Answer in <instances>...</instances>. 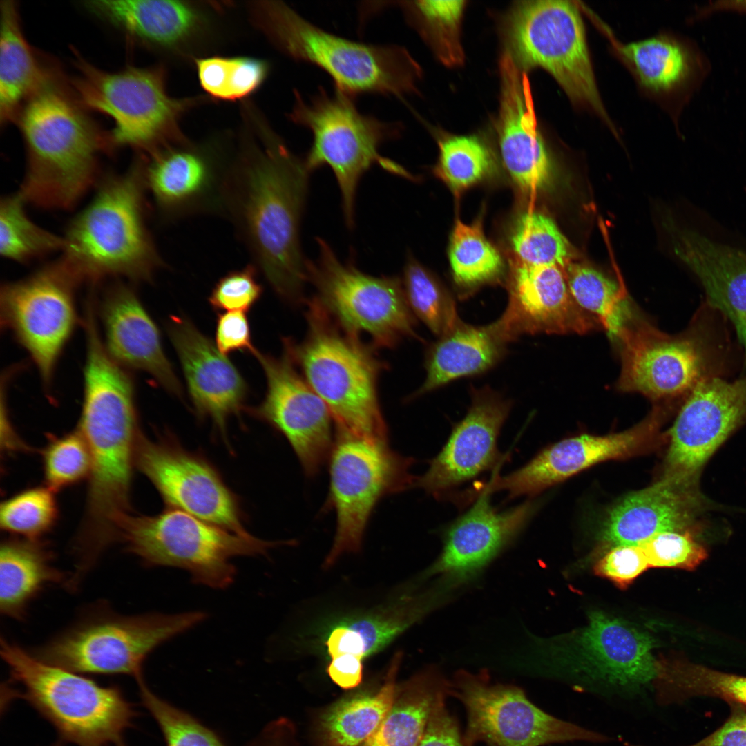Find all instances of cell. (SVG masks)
<instances>
[{
	"instance_id": "obj_1",
	"label": "cell",
	"mask_w": 746,
	"mask_h": 746,
	"mask_svg": "<svg viewBox=\"0 0 746 746\" xmlns=\"http://www.w3.org/2000/svg\"><path fill=\"white\" fill-rule=\"evenodd\" d=\"M311 172L305 158L265 132L236 156L225 206L252 264L294 305L306 300L300 227Z\"/></svg>"
},
{
	"instance_id": "obj_2",
	"label": "cell",
	"mask_w": 746,
	"mask_h": 746,
	"mask_svg": "<svg viewBox=\"0 0 746 746\" xmlns=\"http://www.w3.org/2000/svg\"><path fill=\"white\" fill-rule=\"evenodd\" d=\"M15 122L26 151L18 192L37 207L71 209L99 180L100 157L113 149L108 133L88 116L55 68Z\"/></svg>"
},
{
	"instance_id": "obj_3",
	"label": "cell",
	"mask_w": 746,
	"mask_h": 746,
	"mask_svg": "<svg viewBox=\"0 0 746 746\" xmlns=\"http://www.w3.org/2000/svg\"><path fill=\"white\" fill-rule=\"evenodd\" d=\"M146 194L140 155L126 171L98 180L93 198L63 236L60 258L81 283L150 282L165 267L147 225Z\"/></svg>"
},
{
	"instance_id": "obj_4",
	"label": "cell",
	"mask_w": 746,
	"mask_h": 746,
	"mask_svg": "<svg viewBox=\"0 0 746 746\" xmlns=\"http://www.w3.org/2000/svg\"><path fill=\"white\" fill-rule=\"evenodd\" d=\"M307 304L304 339L285 338L283 349L328 407L336 428L387 441L378 394L387 363L371 344L341 329L314 298Z\"/></svg>"
},
{
	"instance_id": "obj_5",
	"label": "cell",
	"mask_w": 746,
	"mask_h": 746,
	"mask_svg": "<svg viewBox=\"0 0 746 746\" xmlns=\"http://www.w3.org/2000/svg\"><path fill=\"white\" fill-rule=\"evenodd\" d=\"M1 655L19 686H6V696L26 700L47 720L59 737L55 746H127L125 732L137 712L119 687L47 663L3 638Z\"/></svg>"
},
{
	"instance_id": "obj_6",
	"label": "cell",
	"mask_w": 746,
	"mask_h": 746,
	"mask_svg": "<svg viewBox=\"0 0 746 746\" xmlns=\"http://www.w3.org/2000/svg\"><path fill=\"white\" fill-rule=\"evenodd\" d=\"M253 15L282 52L322 69L332 79L335 90L355 98L366 93L399 97L416 88L421 70L402 46L361 43L336 35L281 1L258 2Z\"/></svg>"
},
{
	"instance_id": "obj_7",
	"label": "cell",
	"mask_w": 746,
	"mask_h": 746,
	"mask_svg": "<svg viewBox=\"0 0 746 746\" xmlns=\"http://www.w3.org/2000/svg\"><path fill=\"white\" fill-rule=\"evenodd\" d=\"M118 541L144 565L184 570L193 583L215 589L233 582L232 559L294 543L240 535L173 508L150 516L126 514L119 524Z\"/></svg>"
},
{
	"instance_id": "obj_8",
	"label": "cell",
	"mask_w": 746,
	"mask_h": 746,
	"mask_svg": "<svg viewBox=\"0 0 746 746\" xmlns=\"http://www.w3.org/2000/svg\"><path fill=\"white\" fill-rule=\"evenodd\" d=\"M295 100L289 118L309 129L312 143L305 157L313 171L329 166L336 179L341 195L345 221L349 228L354 224L355 200L359 181L374 164L393 174L414 180L401 166L382 157V144L396 138L397 122L382 121L359 111L354 98L335 90L329 94L321 87L306 99L294 91Z\"/></svg>"
},
{
	"instance_id": "obj_9",
	"label": "cell",
	"mask_w": 746,
	"mask_h": 746,
	"mask_svg": "<svg viewBox=\"0 0 746 746\" xmlns=\"http://www.w3.org/2000/svg\"><path fill=\"white\" fill-rule=\"evenodd\" d=\"M75 55L72 90L85 108L111 119L108 135L113 149L128 147L149 155L184 142L177 124L193 102L169 95L161 68L107 71Z\"/></svg>"
},
{
	"instance_id": "obj_10",
	"label": "cell",
	"mask_w": 746,
	"mask_h": 746,
	"mask_svg": "<svg viewBox=\"0 0 746 746\" xmlns=\"http://www.w3.org/2000/svg\"><path fill=\"white\" fill-rule=\"evenodd\" d=\"M207 616L200 611L128 616L97 612L40 647L35 656L75 673L126 674L136 680L143 676L142 664L151 652Z\"/></svg>"
},
{
	"instance_id": "obj_11",
	"label": "cell",
	"mask_w": 746,
	"mask_h": 746,
	"mask_svg": "<svg viewBox=\"0 0 746 746\" xmlns=\"http://www.w3.org/2000/svg\"><path fill=\"white\" fill-rule=\"evenodd\" d=\"M700 315L674 336L633 316L614 341L622 365L618 388L660 401L688 395L699 383L718 376L725 350Z\"/></svg>"
},
{
	"instance_id": "obj_12",
	"label": "cell",
	"mask_w": 746,
	"mask_h": 746,
	"mask_svg": "<svg viewBox=\"0 0 746 746\" xmlns=\"http://www.w3.org/2000/svg\"><path fill=\"white\" fill-rule=\"evenodd\" d=\"M317 244L316 258L306 259L307 283L341 329L358 337L367 334L376 349L393 348L404 338L417 337L399 278L365 274L352 262L340 260L325 240L318 238Z\"/></svg>"
},
{
	"instance_id": "obj_13",
	"label": "cell",
	"mask_w": 746,
	"mask_h": 746,
	"mask_svg": "<svg viewBox=\"0 0 746 746\" xmlns=\"http://www.w3.org/2000/svg\"><path fill=\"white\" fill-rule=\"evenodd\" d=\"M329 457V489L325 508L334 510L336 533L325 567L343 555L358 552L370 517L379 500L414 486V462L392 450L387 441L336 428Z\"/></svg>"
},
{
	"instance_id": "obj_14",
	"label": "cell",
	"mask_w": 746,
	"mask_h": 746,
	"mask_svg": "<svg viewBox=\"0 0 746 746\" xmlns=\"http://www.w3.org/2000/svg\"><path fill=\"white\" fill-rule=\"evenodd\" d=\"M507 34L508 52L520 69H545L571 99L590 106L609 120L596 85L584 23L573 2L521 1L510 13Z\"/></svg>"
},
{
	"instance_id": "obj_15",
	"label": "cell",
	"mask_w": 746,
	"mask_h": 746,
	"mask_svg": "<svg viewBox=\"0 0 746 746\" xmlns=\"http://www.w3.org/2000/svg\"><path fill=\"white\" fill-rule=\"evenodd\" d=\"M80 284L59 258L1 287V327L30 355L47 390L79 323L75 291Z\"/></svg>"
},
{
	"instance_id": "obj_16",
	"label": "cell",
	"mask_w": 746,
	"mask_h": 746,
	"mask_svg": "<svg viewBox=\"0 0 746 746\" xmlns=\"http://www.w3.org/2000/svg\"><path fill=\"white\" fill-rule=\"evenodd\" d=\"M449 694L467 713L466 746H543L573 741L607 742L599 732L555 717L534 705L518 687L492 683L486 673L461 670Z\"/></svg>"
},
{
	"instance_id": "obj_17",
	"label": "cell",
	"mask_w": 746,
	"mask_h": 746,
	"mask_svg": "<svg viewBox=\"0 0 746 746\" xmlns=\"http://www.w3.org/2000/svg\"><path fill=\"white\" fill-rule=\"evenodd\" d=\"M140 155L146 192L162 221L203 215L224 217L236 157L225 158L185 141Z\"/></svg>"
},
{
	"instance_id": "obj_18",
	"label": "cell",
	"mask_w": 746,
	"mask_h": 746,
	"mask_svg": "<svg viewBox=\"0 0 746 746\" xmlns=\"http://www.w3.org/2000/svg\"><path fill=\"white\" fill-rule=\"evenodd\" d=\"M134 463L176 508L236 534L248 536L233 494L205 459L177 443L139 433Z\"/></svg>"
},
{
	"instance_id": "obj_19",
	"label": "cell",
	"mask_w": 746,
	"mask_h": 746,
	"mask_svg": "<svg viewBox=\"0 0 746 746\" xmlns=\"http://www.w3.org/2000/svg\"><path fill=\"white\" fill-rule=\"evenodd\" d=\"M663 411L657 407L625 431L605 436L584 434L562 439L538 452L520 468L503 476L495 473L481 485L492 494L505 491L509 499L534 496L586 468L611 459L647 453L658 448Z\"/></svg>"
},
{
	"instance_id": "obj_20",
	"label": "cell",
	"mask_w": 746,
	"mask_h": 746,
	"mask_svg": "<svg viewBox=\"0 0 746 746\" xmlns=\"http://www.w3.org/2000/svg\"><path fill=\"white\" fill-rule=\"evenodd\" d=\"M265 372V397L253 414L280 432L297 455L305 475H316L329 459L333 438L331 412L283 350L276 358L256 350Z\"/></svg>"
},
{
	"instance_id": "obj_21",
	"label": "cell",
	"mask_w": 746,
	"mask_h": 746,
	"mask_svg": "<svg viewBox=\"0 0 746 746\" xmlns=\"http://www.w3.org/2000/svg\"><path fill=\"white\" fill-rule=\"evenodd\" d=\"M746 420V376L734 381L714 376L687 395L669 432L664 474L698 486L702 468Z\"/></svg>"
},
{
	"instance_id": "obj_22",
	"label": "cell",
	"mask_w": 746,
	"mask_h": 746,
	"mask_svg": "<svg viewBox=\"0 0 746 746\" xmlns=\"http://www.w3.org/2000/svg\"><path fill=\"white\" fill-rule=\"evenodd\" d=\"M490 495L478 494L472 507L446 528L441 552L423 574L436 577L435 587L447 595L479 575L516 538L537 509L528 500L499 511Z\"/></svg>"
},
{
	"instance_id": "obj_23",
	"label": "cell",
	"mask_w": 746,
	"mask_h": 746,
	"mask_svg": "<svg viewBox=\"0 0 746 746\" xmlns=\"http://www.w3.org/2000/svg\"><path fill=\"white\" fill-rule=\"evenodd\" d=\"M511 402L488 387L473 389L471 403L463 419L452 428L441 450L414 486L435 497H448L453 489L501 464L497 438Z\"/></svg>"
},
{
	"instance_id": "obj_24",
	"label": "cell",
	"mask_w": 746,
	"mask_h": 746,
	"mask_svg": "<svg viewBox=\"0 0 746 746\" xmlns=\"http://www.w3.org/2000/svg\"><path fill=\"white\" fill-rule=\"evenodd\" d=\"M562 268L513 261L508 302L497 320L510 343L525 334H582L600 326L575 301Z\"/></svg>"
},
{
	"instance_id": "obj_25",
	"label": "cell",
	"mask_w": 746,
	"mask_h": 746,
	"mask_svg": "<svg viewBox=\"0 0 746 746\" xmlns=\"http://www.w3.org/2000/svg\"><path fill=\"white\" fill-rule=\"evenodd\" d=\"M104 345L123 367L151 375L166 391L182 388L162 346L157 325L129 285L116 281L103 291L97 305Z\"/></svg>"
},
{
	"instance_id": "obj_26",
	"label": "cell",
	"mask_w": 746,
	"mask_h": 746,
	"mask_svg": "<svg viewBox=\"0 0 746 746\" xmlns=\"http://www.w3.org/2000/svg\"><path fill=\"white\" fill-rule=\"evenodd\" d=\"M498 135L504 165L515 184L533 195L548 181L551 162L538 129L529 80L508 52L500 61Z\"/></svg>"
},
{
	"instance_id": "obj_27",
	"label": "cell",
	"mask_w": 746,
	"mask_h": 746,
	"mask_svg": "<svg viewBox=\"0 0 746 746\" xmlns=\"http://www.w3.org/2000/svg\"><path fill=\"white\" fill-rule=\"evenodd\" d=\"M698 487L667 474L652 485L632 492L609 512L600 542L608 551L638 545L665 531H691L702 506Z\"/></svg>"
},
{
	"instance_id": "obj_28",
	"label": "cell",
	"mask_w": 746,
	"mask_h": 746,
	"mask_svg": "<svg viewBox=\"0 0 746 746\" xmlns=\"http://www.w3.org/2000/svg\"><path fill=\"white\" fill-rule=\"evenodd\" d=\"M167 331L195 410L224 432L228 418L243 407L247 394L245 380L233 364L186 318L171 316Z\"/></svg>"
},
{
	"instance_id": "obj_29",
	"label": "cell",
	"mask_w": 746,
	"mask_h": 746,
	"mask_svg": "<svg viewBox=\"0 0 746 746\" xmlns=\"http://www.w3.org/2000/svg\"><path fill=\"white\" fill-rule=\"evenodd\" d=\"M579 644L586 668L609 684L636 689L658 679L662 660L653 654L654 641L623 620L592 612Z\"/></svg>"
},
{
	"instance_id": "obj_30",
	"label": "cell",
	"mask_w": 746,
	"mask_h": 746,
	"mask_svg": "<svg viewBox=\"0 0 746 746\" xmlns=\"http://www.w3.org/2000/svg\"><path fill=\"white\" fill-rule=\"evenodd\" d=\"M673 243L701 283L709 305L733 324L746 357V251L690 229L678 230Z\"/></svg>"
},
{
	"instance_id": "obj_31",
	"label": "cell",
	"mask_w": 746,
	"mask_h": 746,
	"mask_svg": "<svg viewBox=\"0 0 746 746\" xmlns=\"http://www.w3.org/2000/svg\"><path fill=\"white\" fill-rule=\"evenodd\" d=\"M508 343L497 321L475 326L460 319L427 349L425 379L410 399L490 370L503 359Z\"/></svg>"
},
{
	"instance_id": "obj_32",
	"label": "cell",
	"mask_w": 746,
	"mask_h": 746,
	"mask_svg": "<svg viewBox=\"0 0 746 746\" xmlns=\"http://www.w3.org/2000/svg\"><path fill=\"white\" fill-rule=\"evenodd\" d=\"M84 6L132 39L162 47L186 39L200 19L193 6L178 1L93 0Z\"/></svg>"
},
{
	"instance_id": "obj_33",
	"label": "cell",
	"mask_w": 746,
	"mask_h": 746,
	"mask_svg": "<svg viewBox=\"0 0 746 746\" xmlns=\"http://www.w3.org/2000/svg\"><path fill=\"white\" fill-rule=\"evenodd\" d=\"M0 8V122L6 125L15 122L53 67L44 65L28 43L15 2L1 1Z\"/></svg>"
},
{
	"instance_id": "obj_34",
	"label": "cell",
	"mask_w": 746,
	"mask_h": 746,
	"mask_svg": "<svg viewBox=\"0 0 746 746\" xmlns=\"http://www.w3.org/2000/svg\"><path fill=\"white\" fill-rule=\"evenodd\" d=\"M450 681L435 667L415 676L397 690L394 704L363 746H417L436 709L445 702Z\"/></svg>"
},
{
	"instance_id": "obj_35",
	"label": "cell",
	"mask_w": 746,
	"mask_h": 746,
	"mask_svg": "<svg viewBox=\"0 0 746 746\" xmlns=\"http://www.w3.org/2000/svg\"><path fill=\"white\" fill-rule=\"evenodd\" d=\"M51 552L40 540L10 539L0 551V610L21 619L28 604L49 584L64 574L52 564Z\"/></svg>"
},
{
	"instance_id": "obj_36",
	"label": "cell",
	"mask_w": 746,
	"mask_h": 746,
	"mask_svg": "<svg viewBox=\"0 0 746 746\" xmlns=\"http://www.w3.org/2000/svg\"><path fill=\"white\" fill-rule=\"evenodd\" d=\"M401 659V652L393 656L385 682L376 693L345 699L325 714L323 726L334 746H363L376 731L394 704Z\"/></svg>"
},
{
	"instance_id": "obj_37",
	"label": "cell",
	"mask_w": 746,
	"mask_h": 746,
	"mask_svg": "<svg viewBox=\"0 0 746 746\" xmlns=\"http://www.w3.org/2000/svg\"><path fill=\"white\" fill-rule=\"evenodd\" d=\"M655 689L661 704L704 696L746 707V676L717 670L685 657L664 660Z\"/></svg>"
},
{
	"instance_id": "obj_38",
	"label": "cell",
	"mask_w": 746,
	"mask_h": 746,
	"mask_svg": "<svg viewBox=\"0 0 746 746\" xmlns=\"http://www.w3.org/2000/svg\"><path fill=\"white\" fill-rule=\"evenodd\" d=\"M570 292L577 304L595 317L615 341L634 316L622 287L595 269L580 264L565 267Z\"/></svg>"
},
{
	"instance_id": "obj_39",
	"label": "cell",
	"mask_w": 746,
	"mask_h": 746,
	"mask_svg": "<svg viewBox=\"0 0 746 746\" xmlns=\"http://www.w3.org/2000/svg\"><path fill=\"white\" fill-rule=\"evenodd\" d=\"M448 256L452 278L462 298L495 281L503 271L500 254L486 238L480 221L467 224L456 220Z\"/></svg>"
},
{
	"instance_id": "obj_40",
	"label": "cell",
	"mask_w": 746,
	"mask_h": 746,
	"mask_svg": "<svg viewBox=\"0 0 746 746\" xmlns=\"http://www.w3.org/2000/svg\"><path fill=\"white\" fill-rule=\"evenodd\" d=\"M643 85L656 91L674 89L692 76L698 58L670 39L651 38L628 44L621 49Z\"/></svg>"
},
{
	"instance_id": "obj_41",
	"label": "cell",
	"mask_w": 746,
	"mask_h": 746,
	"mask_svg": "<svg viewBox=\"0 0 746 746\" xmlns=\"http://www.w3.org/2000/svg\"><path fill=\"white\" fill-rule=\"evenodd\" d=\"M26 204L18 191L1 199V255L6 259L23 263L55 251H61L63 236L35 224L26 213Z\"/></svg>"
},
{
	"instance_id": "obj_42",
	"label": "cell",
	"mask_w": 746,
	"mask_h": 746,
	"mask_svg": "<svg viewBox=\"0 0 746 746\" xmlns=\"http://www.w3.org/2000/svg\"><path fill=\"white\" fill-rule=\"evenodd\" d=\"M396 3L432 44L444 64L455 66L463 61L459 29L465 1L421 0Z\"/></svg>"
},
{
	"instance_id": "obj_43",
	"label": "cell",
	"mask_w": 746,
	"mask_h": 746,
	"mask_svg": "<svg viewBox=\"0 0 746 746\" xmlns=\"http://www.w3.org/2000/svg\"><path fill=\"white\" fill-rule=\"evenodd\" d=\"M413 315L438 337L460 320L454 299L437 279L413 259L405 265L402 281Z\"/></svg>"
},
{
	"instance_id": "obj_44",
	"label": "cell",
	"mask_w": 746,
	"mask_h": 746,
	"mask_svg": "<svg viewBox=\"0 0 746 746\" xmlns=\"http://www.w3.org/2000/svg\"><path fill=\"white\" fill-rule=\"evenodd\" d=\"M439 146L434 173L457 195L485 178L494 168L490 151L475 135L450 136L441 139Z\"/></svg>"
},
{
	"instance_id": "obj_45",
	"label": "cell",
	"mask_w": 746,
	"mask_h": 746,
	"mask_svg": "<svg viewBox=\"0 0 746 746\" xmlns=\"http://www.w3.org/2000/svg\"><path fill=\"white\" fill-rule=\"evenodd\" d=\"M441 602L429 591L391 607L341 622L361 639L365 658L380 651L401 632Z\"/></svg>"
},
{
	"instance_id": "obj_46",
	"label": "cell",
	"mask_w": 746,
	"mask_h": 746,
	"mask_svg": "<svg viewBox=\"0 0 746 746\" xmlns=\"http://www.w3.org/2000/svg\"><path fill=\"white\" fill-rule=\"evenodd\" d=\"M511 242L515 260L526 265L564 267L569 255L568 242L555 222L532 210L518 220Z\"/></svg>"
},
{
	"instance_id": "obj_47",
	"label": "cell",
	"mask_w": 746,
	"mask_h": 746,
	"mask_svg": "<svg viewBox=\"0 0 746 746\" xmlns=\"http://www.w3.org/2000/svg\"><path fill=\"white\" fill-rule=\"evenodd\" d=\"M269 71L266 61L249 57H212L199 71L203 89L212 97L225 100L245 97L265 81Z\"/></svg>"
},
{
	"instance_id": "obj_48",
	"label": "cell",
	"mask_w": 746,
	"mask_h": 746,
	"mask_svg": "<svg viewBox=\"0 0 746 746\" xmlns=\"http://www.w3.org/2000/svg\"><path fill=\"white\" fill-rule=\"evenodd\" d=\"M55 492L47 486L23 490L1 504V528L22 538L39 540L55 524L58 507Z\"/></svg>"
},
{
	"instance_id": "obj_49",
	"label": "cell",
	"mask_w": 746,
	"mask_h": 746,
	"mask_svg": "<svg viewBox=\"0 0 746 746\" xmlns=\"http://www.w3.org/2000/svg\"><path fill=\"white\" fill-rule=\"evenodd\" d=\"M137 682L142 702L158 724L166 746H227L214 731L155 694L143 677Z\"/></svg>"
},
{
	"instance_id": "obj_50",
	"label": "cell",
	"mask_w": 746,
	"mask_h": 746,
	"mask_svg": "<svg viewBox=\"0 0 746 746\" xmlns=\"http://www.w3.org/2000/svg\"><path fill=\"white\" fill-rule=\"evenodd\" d=\"M43 466L46 486L54 492L89 478L90 452L77 428L50 439L43 452Z\"/></svg>"
},
{
	"instance_id": "obj_51",
	"label": "cell",
	"mask_w": 746,
	"mask_h": 746,
	"mask_svg": "<svg viewBox=\"0 0 746 746\" xmlns=\"http://www.w3.org/2000/svg\"><path fill=\"white\" fill-rule=\"evenodd\" d=\"M691 531L657 533L639 545L649 568H678L692 571L708 557L707 548Z\"/></svg>"
},
{
	"instance_id": "obj_52",
	"label": "cell",
	"mask_w": 746,
	"mask_h": 746,
	"mask_svg": "<svg viewBox=\"0 0 746 746\" xmlns=\"http://www.w3.org/2000/svg\"><path fill=\"white\" fill-rule=\"evenodd\" d=\"M258 272L251 263L221 277L209 298L211 305L220 311L244 312L249 309L259 300L263 291Z\"/></svg>"
},
{
	"instance_id": "obj_53",
	"label": "cell",
	"mask_w": 746,
	"mask_h": 746,
	"mask_svg": "<svg viewBox=\"0 0 746 746\" xmlns=\"http://www.w3.org/2000/svg\"><path fill=\"white\" fill-rule=\"evenodd\" d=\"M649 568L645 554L638 545H620L606 551L594 566L596 575L622 589Z\"/></svg>"
},
{
	"instance_id": "obj_54",
	"label": "cell",
	"mask_w": 746,
	"mask_h": 746,
	"mask_svg": "<svg viewBox=\"0 0 746 746\" xmlns=\"http://www.w3.org/2000/svg\"><path fill=\"white\" fill-rule=\"evenodd\" d=\"M216 341L224 355L237 350L254 354L257 350L252 345L249 322L242 312H229L218 316Z\"/></svg>"
},
{
	"instance_id": "obj_55",
	"label": "cell",
	"mask_w": 746,
	"mask_h": 746,
	"mask_svg": "<svg viewBox=\"0 0 746 746\" xmlns=\"http://www.w3.org/2000/svg\"><path fill=\"white\" fill-rule=\"evenodd\" d=\"M731 714L712 734L688 746H746V707L730 703ZM628 746H643L628 744Z\"/></svg>"
},
{
	"instance_id": "obj_56",
	"label": "cell",
	"mask_w": 746,
	"mask_h": 746,
	"mask_svg": "<svg viewBox=\"0 0 746 746\" xmlns=\"http://www.w3.org/2000/svg\"><path fill=\"white\" fill-rule=\"evenodd\" d=\"M417 746H466L457 723L444 702L432 714Z\"/></svg>"
},
{
	"instance_id": "obj_57",
	"label": "cell",
	"mask_w": 746,
	"mask_h": 746,
	"mask_svg": "<svg viewBox=\"0 0 746 746\" xmlns=\"http://www.w3.org/2000/svg\"><path fill=\"white\" fill-rule=\"evenodd\" d=\"M362 659L352 655L344 654L332 658L327 667V672L332 680L343 689L357 687L363 678Z\"/></svg>"
},
{
	"instance_id": "obj_58",
	"label": "cell",
	"mask_w": 746,
	"mask_h": 746,
	"mask_svg": "<svg viewBox=\"0 0 746 746\" xmlns=\"http://www.w3.org/2000/svg\"><path fill=\"white\" fill-rule=\"evenodd\" d=\"M326 645L332 658L352 654L362 660L365 658L364 644L358 633L340 622L329 633Z\"/></svg>"
}]
</instances>
